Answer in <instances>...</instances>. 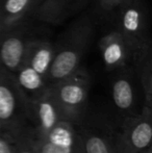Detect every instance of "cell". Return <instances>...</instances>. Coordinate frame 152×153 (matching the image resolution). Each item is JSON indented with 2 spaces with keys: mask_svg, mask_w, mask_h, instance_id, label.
Wrapping results in <instances>:
<instances>
[{
  "mask_svg": "<svg viewBox=\"0 0 152 153\" xmlns=\"http://www.w3.org/2000/svg\"><path fill=\"white\" fill-rule=\"evenodd\" d=\"M42 2H43V0H30V12H29V15L33 14L36 8H37Z\"/></svg>",
  "mask_w": 152,
  "mask_h": 153,
  "instance_id": "20",
  "label": "cell"
},
{
  "mask_svg": "<svg viewBox=\"0 0 152 153\" xmlns=\"http://www.w3.org/2000/svg\"><path fill=\"white\" fill-rule=\"evenodd\" d=\"M99 49L103 64L108 71L124 68L132 59L129 46L118 30H113L102 36L99 41Z\"/></svg>",
  "mask_w": 152,
  "mask_h": 153,
  "instance_id": "10",
  "label": "cell"
},
{
  "mask_svg": "<svg viewBox=\"0 0 152 153\" xmlns=\"http://www.w3.org/2000/svg\"><path fill=\"white\" fill-rule=\"evenodd\" d=\"M0 67H1V64H0Z\"/></svg>",
  "mask_w": 152,
  "mask_h": 153,
  "instance_id": "26",
  "label": "cell"
},
{
  "mask_svg": "<svg viewBox=\"0 0 152 153\" xmlns=\"http://www.w3.org/2000/svg\"><path fill=\"white\" fill-rule=\"evenodd\" d=\"M14 75L28 104L49 87L46 78L26 62H23V65Z\"/></svg>",
  "mask_w": 152,
  "mask_h": 153,
  "instance_id": "13",
  "label": "cell"
},
{
  "mask_svg": "<svg viewBox=\"0 0 152 153\" xmlns=\"http://www.w3.org/2000/svg\"><path fill=\"white\" fill-rule=\"evenodd\" d=\"M91 77L82 67L66 78L51 85V91L64 119L77 125L82 120L89 99Z\"/></svg>",
  "mask_w": 152,
  "mask_h": 153,
  "instance_id": "2",
  "label": "cell"
},
{
  "mask_svg": "<svg viewBox=\"0 0 152 153\" xmlns=\"http://www.w3.org/2000/svg\"><path fill=\"white\" fill-rule=\"evenodd\" d=\"M85 1H87V0H75V1H74V4H75V5L77 3H78V4H83Z\"/></svg>",
  "mask_w": 152,
  "mask_h": 153,
  "instance_id": "24",
  "label": "cell"
},
{
  "mask_svg": "<svg viewBox=\"0 0 152 153\" xmlns=\"http://www.w3.org/2000/svg\"><path fill=\"white\" fill-rule=\"evenodd\" d=\"M29 124L36 137L46 135L64 119L63 113L49 85L39 97L29 102Z\"/></svg>",
  "mask_w": 152,
  "mask_h": 153,
  "instance_id": "6",
  "label": "cell"
},
{
  "mask_svg": "<svg viewBox=\"0 0 152 153\" xmlns=\"http://www.w3.org/2000/svg\"><path fill=\"white\" fill-rule=\"evenodd\" d=\"M98 1L102 10L106 12H112L116 8H120L128 0H98Z\"/></svg>",
  "mask_w": 152,
  "mask_h": 153,
  "instance_id": "19",
  "label": "cell"
},
{
  "mask_svg": "<svg viewBox=\"0 0 152 153\" xmlns=\"http://www.w3.org/2000/svg\"><path fill=\"white\" fill-rule=\"evenodd\" d=\"M54 52L55 47L53 43L43 39H31L27 47L24 62L46 78Z\"/></svg>",
  "mask_w": 152,
  "mask_h": 153,
  "instance_id": "11",
  "label": "cell"
},
{
  "mask_svg": "<svg viewBox=\"0 0 152 153\" xmlns=\"http://www.w3.org/2000/svg\"><path fill=\"white\" fill-rule=\"evenodd\" d=\"M18 26L3 29L0 34V64L2 68L13 74L24 62L27 47L31 40Z\"/></svg>",
  "mask_w": 152,
  "mask_h": 153,
  "instance_id": "7",
  "label": "cell"
},
{
  "mask_svg": "<svg viewBox=\"0 0 152 153\" xmlns=\"http://www.w3.org/2000/svg\"><path fill=\"white\" fill-rule=\"evenodd\" d=\"M117 30L129 46L132 59L136 64L151 52L146 32L145 13L136 0H128L120 7L119 28Z\"/></svg>",
  "mask_w": 152,
  "mask_h": 153,
  "instance_id": "4",
  "label": "cell"
},
{
  "mask_svg": "<svg viewBox=\"0 0 152 153\" xmlns=\"http://www.w3.org/2000/svg\"><path fill=\"white\" fill-rule=\"evenodd\" d=\"M0 121L6 131L19 134L29 124V106L13 73L0 67Z\"/></svg>",
  "mask_w": 152,
  "mask_h": 153,
  "instance_id": "3",
  "label": "cell"
},
{
  "mask_svg": "<svg viewBox=\"0 0 152 153\" xmlns=\"http://www.w3.org/2000/svg\"><path fill=\"white\" fill-rule=\"evenodd\" d=\"M112 81V99L118 113L124 118L136 115V89L133 77L130 70L126 67L121 68Z\"/></svg>",
  "mask_w": 152,
  "mask_h": 153,
  "instance_id": "9",
  "label": "cell"
},
{
  "mask_svg": "<svg viewBox=\"0 0 152 153\" xmlns=\"http://www.w3.org/2000/svg\"><path fill=\"white\" fill-rule=\"evenodd\" d=\"M73 153H83L82 148H81V145H80V142H79V139H78V135H77L76 145H75V148H74Z\"/></svg>",
  "mask_w": 152,
  "mask_h": 153,
  "instance_id": "21",
  "label": "cell"
},
{
  "mask_svg": "<svg viewBox=\"0 0 152 153\" xmlns=\"http://www.w3.org/2000/svg\"><path fill=\"white\" fill-rule=\"evenodd\" d=\"M30 12V0H0V25L3 29L20 24Z\"/></svg>",
  "mask_w": 152,
  "mask_h": 153,
  "instance_id": "14",
  "label": "cell"
},
{
  "mask_svg": "<svg viewBox=\"0 0 152 153\" xmlns=\"http://www.w3.org/2000/svg\"><path fill=\"white\" fill-rule=\"evenodd\" d=\"M140 153H152V148H151V146L147 147L146 149H144L143 151H141Z\"/></svg>",
  "mask_w": 152,
  "mask_h": 153,
  "instance_id": "22",
  "label": "cell"
},
{
  "mask_svg": "<svg viewBox=\"0 0 152 153\" xmlns=\"http://www.w3.org/2000/svg\"><path fill=\"white\" fill-rule=\"evenodd\" d=\"M94 23L87 16L76 20L63 34L59 44H54L55 52L47 73L48 85L66 78L80 67L94 33Z\"/></svg>",
  "mask_w": 152,
  "mask_h": 153,
  "instance_id": "1",
  "label": "cell"
},
{
  "mask_svg": "<svg viewBox=\"0 0 152 153\" xmlns=\"http://www.w3.org/2000/svg\"><path fill=\"white\" fill-rule=\"evenodd\" d=\"M3 31V28L1 27V25H0V34H1V32Z\"/></svg>",
  "mask_w": 152,
  "mask_h": 153,
  "instance_id": "25",
  "label": "cell"
},
{
  "mask_svg": "<svg viewBox=\"0 0 152 153\" xmlns=\"http://www.w3.org/2000/svg\"><path fill=\"white\" fill-rule=\"evenodd\" d=\"M152 108L143 105L136 115L124 118L116 133L117 153H140L151 146Z\"/></svg>",
  "mask_w": 152,
  "mask_h": 153,
  "instance_id": "5",
  "label": "cell"
},
{
  "mask_svg": "<svg viewBox=\"0 0 152 153\" xmlns=\"http://www.w3.org/2000/svg\"><path fill=\"white\" fill-rule=\"evenodd\" d=\"M20 133L19 134H13L10 132L0 133V153H16Z\"/></svg>",
  "mask_w": 152,
  "mask_h": 153,
  "instance_id": "18",
  "label": "cell"
},
{
  "mask_svg": "<svg viewBox=\"0 0 152 153\" xmlns=\"http://www.w3.org/2000/svg\"><path fill=\"white\" fill-rule=\"evenodd\" d=\"M2 132H7V131H6V129L4 128L3 124H2V122L0 121V133H2Z\"/></svg>",
  "mask_w": 152,
  "mask_h": 153,
  "instance_id": "23",
  "label": "cell"
},
{
  "mask_svg": "<svg viewBox=\"0 0 152 153\" xmlns=\"http://www.w3.org/2000/svg\"><path fill=\"white\" fill-rule=\"evenodd\" d=\"M76 141V125L67 120H62L46 135L35 137V151L36 153H73Z\"/></svg>",
  "mask_w": 152,
  "mask_h": 153,
  "instance_id": "8",
  "label": "cell"
},
{
  "mask_svg": "<svg viewBox=\"0 0 152 153\" xmlns=\"http://www.w3.org/2000/svg\"><path fill=\"white\" fill-rule=\"evenodd\" d=\"M16 153H36L35 133L31 126H27L19 135L18 148Z\"/></svg>",
  "mask_w": 152,
  "mask_h": 153,
  "instance_id": "17",
  "label": "cell"
},
{
  "mask_svg": "<svg viewBox=\"0 0 152 153\" xmlns=\"http://www.w3.org/2000/svg\"><path fill=\"white\" fill-rule=\"evenodd\" d=\"M75 0H43L33 16L42 22L56 24L61 22Z\"/></svg>",
  "mask_w": 152,
  "mask_h": 153,
  "instance_id": "15",
  "label": "cell"
},
{
  "mask_svg": "<svg viewBox=\"0 0 152 153\" xmlns=\"http://www.w3.org/2000/svg\"><path fill=\"white\" fill-rule=\"evenodd\" d=\"M136 72L140 79L144 95V104L152 108V61L151 52L136 64Z\"/></svg>",
  "mask_w": 152,
  "mask_h": 153,
  "instance_id": "16",
  "label": "cell"
},
{
  "mask_svg": "<svg viewBox=\"0 0 152 153\" xmlns=\"http://www.w3.org/2000/svg\"><path fill=\"white\" fill-rule=\"evenodd\" d=\"M76 131L83 153H117L116 134L95 128L81 130L76 128Z\"/></svg>",
  "mask_w": 152,
  "mask_h": 153,
  "instance_id": "12",
  "label": "cell"
}]
</instances>
